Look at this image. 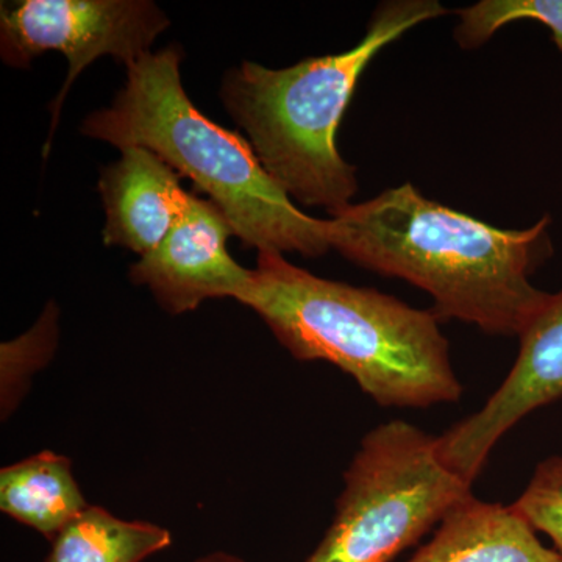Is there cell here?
<instances>
[{
	"label": "cell",
	"mask_w": 562,
	"mask_h": 562,
	"mask_svg": "<svg viewBox=\"0 0 562 562\" xmlns=\"http://www.w3.org/2000/svg\"><path fill=\"white\" fill-rule=\"evenodd\" d=\"M550 222L503 231L403 183L331 216L328 236L355 265L427 292L439 319L519 336L549 295L530 277L552 254Z\"/></svg>",
	"instance_id": "cell-1"
},
{
	"label": "cell",
	"mask_w": 562,
	"mask_h": 562,
	"mask_svg": "<svg viewBox=\"0 0 562 562\" xmlns=\"http://www.w3.org/2000/svg\"><path fill=\"white\" fill-rule=\"evenodd\" d=\"M239 303L295 360L335 364L384 408H430L461 398L449 341L431 310L313 276L279 251H258Z\"/></svg>",
	"instance_id": "cell-2"
},
{
	"label": "cell",
	"mask_w": 562,
	"mask_h": 562,
	"mask_svg": "<svg viewBox=\"0 0 562 562\" xmlns=\"http://www.w3.org/2000/svg\"><path fill=\"white\" fill-rule=\"evenodd\" d=\"M179 47L127 66V81L109 109L94 111L81 133L117 149L146 147L194 181L231 222L233 235L258 251L317 258L331 249L328 220L306 216L262 168L250 140L203 116L180 76Z\"/></svg>",
	"instance_id": "cell-3"
},
{
	"label": "cell",
	"mask_w": 562,
	"mask_h": 562,
	"mask_svg": "<svg viewBox=\"0 0 562 562\" xmlns=\"http://www.w3.org/2000/svg\"><path fill=\"white\" fill-rule=\"evenodd\" d=\"M447 13L438 0H390L373 11L360 43L342 54L305 58L284 69L244 61L225 74V110L290 198L330 216L351 205L357 168L339 155L336 132L358 80L387 44Z\"/></svg>",
	"instance_id": "cell-4"
},
{
	"label": "cell",
	"mask_w": 562,
	"mask_h": 562,
	"mask_svg": "<svg viewBox=\"0 0 562 562\" xmlns=\"http://www.w3.org/2000/svg\"><path fill=\"white\" fill-rule=\"evenodd\" d=\"M472 494L436 450V436L405 420L362 438L344 473L336 514L303 562H391Z\"/></svg>",
	"instance_id": "cell-5"
},
{
	"label": "cell",
	"mask_w": 562,
	"mask_h": 562,
	"mask_svg": "<svg viewBox=\"0 0 562 562\" xmlns=\"http://www.w3.org/2000/svg\"><path fill=\"white\" fill-rule=\"evenodd\" d=\"M169 20L149 0H21L0 9V55L13 68H29L44 52H60L68 77L52 102V127L44 144L49 151L63 102L77 77L98 58L127 66L150 54Z\"/></svg>",
	"instance_id": "cell-6"
},
{
	"label": "cell",
	"mask_w": 562,
	"mask_h": 562,
	"mask_svg": "<svg viewBox=\"0 0 562 562\" xmlns=\"http://www.w3.org/2000/svg\"><path fill=\"white\" fill-rule=\"evenodd\" d=\"M519 339V355L501 387L479 412L436 436L443 464L471 486L514 425L562 397V291L547 295Z\"/></svg>",
	"instance_id": "cell-7"
},
{
	"label": "cell",
	"mask_w": 562,
	"mask_h": 562,
	"mask_svg": "<svg viewBox=\"0 0 562 562\" xmlns=\"http://www.w3.org/2000/svg\"><path fill=\"white\" fill-rule=\"evenodd\" d=\"M231 222L216 203L191 194L187 210L165 241L131 268V280L149 288L165 312H194L211 299L239 302L251 280L250 269L227 250Z\"/></svg>",
	"instance_id": "cell-8"
},
{
	"label": "cell",
	"mask_w": 562,
	"mask_h": 562,
	"mask_svg": "<svg viewBox=\"0 0 562 562\" xmlns=\"http://www.w3.org/2000/svg\"><path fill=\"white\" fill-rule=\"evenodd\" d=\"M121 151V160L103 169L99 181L105 209L103 243L144 257L165 241L191 194L160 155L146 147Z\"/></svg>",
	"instance_id": "cell-9"
},
{
	"label": "cell",
	"mask_w": 562,
	"mask_h": 562,
	"mask_svg": "<svg viewBox=\"0 0 562 562\" xmlns=\"http://www.w3.org/2000/svg\"><path fill=\"white\" fill-rule=\"evenodd\" d=\"M406 562H562L512 505L469 494L446 514L430 541Z\"/></svg>",
	"instance_id": "cell-10"
},
{
	"label": "cell",
	"mask_w": 562,
	"mask_h": 562,
	"mask_svg": "<svg viewBox=\"0 0 562 562\" xmlns=\"http://www.w3.org/2000/svg\"><path fill=\"white\" fill-rule=\"evenodd\" d=\"M88 506L72 462L60 453L44 450L0 471V512L47 541H54Z\"/></svg>",
	"instance_id": "cell-11"
},
{
	"label": "cell",
	"mask_w": 562,
	"mask_h": 562,
	"mask_svg": "<svg viewBox=\"0 0 562 562\" xmlns=\"http://www.w3.org/2000/svg\"><path fill=\"white\" fill-rule=\"evenodd\" d=\"M50 543L43 562H146L172 546V532L90 505Z\"/></svg>",
	"instance_id": "cell-12"
},
{
	"label": "cell",
	"mask_w": 562,
	"mask_h": 562,
	"mask_svg": "<svg viewBox=\"0 0 562 562\" xmlns=\"http://www.w3.org/2000/svg\"><path fill=\"white\" fill-rule=\"evenodd\" d=\"M58 344V310L49 305L32 330L0 349V413L2 420L20 408L33 376L49 364Z\"/></svg>",
	"instance_id": "cell-13"
},
{
	"label": "cell",
	"mask_w": 562,
	"mask_h": 562,
	"mask_svg": "<svg viewBox=\"0 0 562 562\" xmlns=\"http://www.w3.org/2000/svg\"><path fill=\"white\" fill-rule=\"evenodd\" d=\"M457 13L460 24L454 29V40L462 49L483 46L503 25L531 20L550 29L562 52V0H482Z\"/></svg>",
	"instance_id": "cell-14"
},
{
	"label": "cell",
	"mask_w": 562,
	"mask_h": 562,
	"mask_svg": "<svg viewBox=\"0 0 562 562\" xmlns=\"http://www.w3.org/2000/svg\"><path fill=\"white\" fill-rule=\"evenodd\" d=\"M512 506L532 530L549 536L562 557V457L539 462L530 483Z\"/></svg>",
	"instance_id": "cell-15"
},
{
	"label": "cell",
	"mask_w": 562,
	"mask_h": 562,
	"mask_svg": "<svg viewBox=\"0 0 562 562\" xmlns=\"http://www.w3.org/2000/svg\"><path fill=\"white\" fill-rule=\"evenodd\" d=\"M194 562H249L244 560V558L238 557V554H233L231 552H224V550H217V552H211L203 554V557L198 558Z\"/></svg>",
	"instance_id": "cell-16"
}]
</instances>
